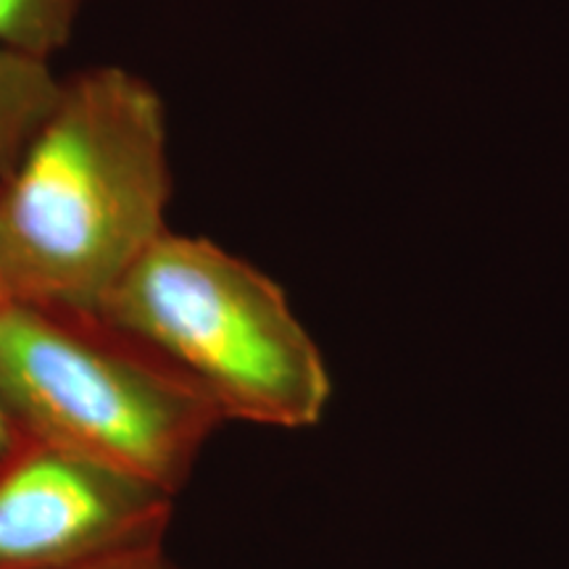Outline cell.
<instances>
[{
  "mask_svg": "<svg viewBox=\"0 0 569 569\" xmlns=\"http://www.w3.org/2000/svg\"><path fill=\"white\" fill-rule=\"evenodd\" d=\"M172 196L156 84L122 63L61 77L53 109L0 180L6 301L98 311L169 230Z\"/></svg>",
  "mask_w": 569,
  "mask_h": 569,
  "instance_id": "6da1fadb",
  "label": "cell"
},
{
  "mask_svg": "<svg viewBox=\"0 0 569 569\" xmlns=\"http://www.w3.org/2000/svg\"><path fill=\"white\" fill-rule=\"evenodd\" d=\"M0 411L19 436L172 496L227 422L188 375L98 311L21 301L0 303Z\"/></svg>",
  "mask_w": 569,
  "mask_h": 569,
  "instance_id": "7a4b0ae2",
  "label": "cell"
},
{
  "mask_svg": "<svg viewBox=\"0 0 569 569\" xmlns=\"http://www.w3.org/2000/svg\"><path fill=\"white\" fill-rule=\"evenodd\" d=\"M98 315L188 375L227 422L303 430L330 401L322 351L284 290L209 238L163 232Z\"/></svg>",
  "mask_w": 569,
  "mask_h": 569,
  "instance_id": "3957f363",
  "label": "cell"
},
{
  "mask_svg": "<svg viewBox=\"0 0 569 569\" xmlns=\"http://www.w3.org/2000/svg\"><path fill=\"white\" fill-rule=\"evenodd\" d=\"M174 496L46 440L0 459V569H82L163 546Z\"/></svg>",
  "mask_w": 569,
  "mask_h": 569,
  "instance_id": "277c9868",
  "label": "cell"
},
{
  "mask_svg": "<svg viewBox=\"0 0 569 569\" xmlns=\"http://www.w3.org/2000/svg\"><path fill=\"white\" fill-rule=\"evenodd\" d=\"M61 77L53 63L0 46V180L17 167L27 142L53 109Z\"/></svg>",
  "mask_w": 569,
  "mask_h": 569,
  "instance_id": "5b68a950",
  "label": "cell"
},
{
  "mask_svg": "<svg viewBox=\"0 0 569 569\" xmlns=\"http://www.w3.org/2000/svg\"><path fill=\"white\" fill-rule=\"evenodd\" d=\"M88 6L90 0H0V46L53 63Z\"/></svg>",
  "mask_w": 569,
  "mask_h": 569,
  "instance_id": "8992f818",
  "label": "cell"
},
{
  "mask_svg": "<svg viewBox=\"0 0 569 569\" xmlns=\"http://www.w3.org/2000/svg\"><path fill=\"white\" fill-rule=\"evenodd\" d=\"M82 569H180L167 557L163 546H148V549L127 551L119 557L96 561V565Z\"/></svg>",
  "mask_w": 569,
  "mask_h": 569,
  "instance_id": "52a82bcc",
  "label": "cell"
},
{
  "mask_svg": "<svg viewBox=\"0 0 569 569\" xmlns=\"http://www.w3.org/2000/svg\"><path fill=\"white\" fill-rule=\"evenodd\" d=\"M17 440H19V432L13 430V425L9 422V417H6L3 411H0V459H3L6 453L11 451Z\"/></svg>",
  "mask_w": 569,
  "mask_h": 569,
  "instance_id": "ba28073f",
  "label": "cell"
},
{
  "mask_svg": "<svg viewBox=\"0 0 569 569\" xmlns=\"http://www.w3.org/2000/svg\"><path fill=\"white\" fill-rule=\"evenodd\" d=\"M6 301V296H3V288H0V303H3Z\"/></svg>",
  "mask_w": 569,
  "mask_h": 569,
  "instance_id": "9c48e42d",
  "label": "cell"
}]
</instances>
